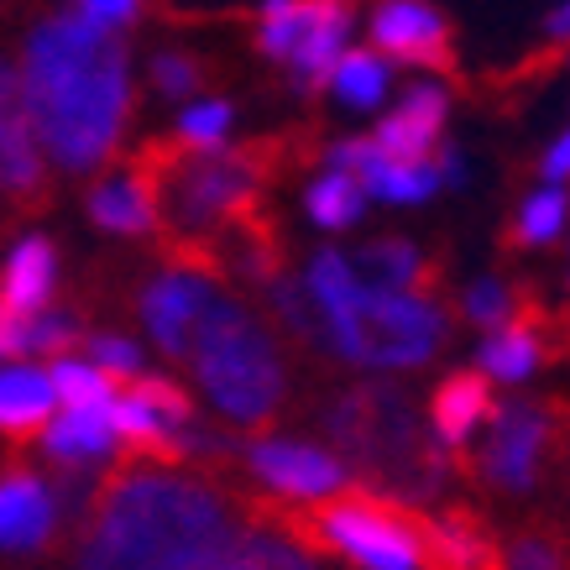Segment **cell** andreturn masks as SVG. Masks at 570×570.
<instances>
[{"label": "cell", "instance_id": "cell-29", "mask_svg": "<svg viewBox=\"0 0 570 570\" xmlns=\"http://www.w3.org/2000/svg\"><path fill=\"white\" fill-rule=\"evenodd\" d=\"M513 309H519V288H508L502 277H476L461 294V314L482 330H502L513 320Z\"/></svg>", "mask_w": 570, "mask_h": 570}, {"label": "cell", "instance_id": "cell-24", "mask_svg": "<svg viewBox=\"0 0 570 570\" xmlns=\"http://www.w3.org/2000/svg\"><path fill=\"white\" fill-rule=\"evenodd\" d=\"M325 89H335V100L351 105V110H372L387 95V58H377L372 48H346L341 63L330 69Z\"/></svg>", "mask_w": 570, "mask_h": 570}, {"label": "cell", "instance_id": "cell-6", "mask_svg": "<svg viewBox=\"0 0 570 570\" xmlns=\"http://www.w3.org/2000/svg\"><path fill=\"white\" fill-rule=\"evenodd\" d=\"M189 366L205 382L209 403L220 409L225 419H236L246 430H262L273 424L277 409H283V393H288V377H283V356H277L273 335L230 298H215L209 314L194 330V351Z\"/></svg>", "mask_w": 570, "mask_h": 570}, {"label": "cell", "instance_id": "cell-21", "mask_svg": "<svg viewBox=\"0 0 570 570\" xmlns=\"http://www.w3.org/2000/svg\"><path fill=\"white\" fill-rule=\"evenodd\" d=\"M52 387L37 366H0V434L11 445H32L48 430Z\"/></svg>", "mask_w": 570, "mask_h": 570}, {"label": "cell", "instance_id": "cell-17", "mask_svg": "<svg viewBox=\"0 0 570 570\" xmlns=\"http://www.w3.org/2000/svg\"><path fill=\"white\" fill-rule=\"evenodd\" d=\"M89 220L100 225V230H110V236H153V230H163L153 184H147L131 163H126V174L95 184V194H89Z\"/></svg>", "mask_w": 570, "mask_h": 570}, {"label": "cell", "instance_id": "cell-15", "mask_svg": "<svg viewBox=\"0 0 570 570\" xmlns=\"http://www.w3.org/2000/svg\"><path fill=\"white\" fill-rule=\"evenodd\" d=\"M492 403H498V397H492V377H482V372H450L430 397V430H434V440L455 455L461 476L471 471V461H466L471 434L492 414Z\"/></svg>", "mask_w": 570, "mask_h": 570}, {"label": "cell", "instance_id": "cell-32", "mask_svg": "<svg viewBox=\"0 0 570 570\" xmlns=\"http://www.w3.org/2000/svg\"><path fill=\"white\" fill-rule=\"evenodd\" d=\"M153 85H157V95H168V100H189V95L205 89V63H199L194 52H157Z\"/></svg>", "mask_w": 570, "mask_h": 570}, {"label": "cell", "instance_id": "cell-11", "mask_svg": "<svg viewBox=\"0 0 570 570\" xmlns=\"http://www.w3.org/2000/svg\"><path fill=\"white\" fill-rule=\"evenodd\" d=\"M372 52L397 58L409 69H455V48H450V27L430 0H382L372 11Z\"/></svg>", "mask_w": 570, "mask_h": 570}, {"label": "cell", "instance_id": "cell-35", "mask_svg": "<svg viewBox=\"0 0 570 570\" xmlns=\"http://www.w3.org/2000/svg\"><path fill=\"white\" fill-rule=\"evenodd\" d=\"M539 178L550 184V189H560V184H570V126H566V137L554 141L550 153L539 157Z\"/></svg>", "mask_w": 570, "mask_h": 570}, {"label": "cell", "instance_id": "cell-16", "mask_svg": "<svg viewBox=\"0 0 570 570\" xmlns=\"http://www.w3.org/2000/svg\"><path fill=\"white\" fill-rule=\"evenodd\" d=\"M430 570H502L498 529L466 502L440 508L430 519Z\"/></svg>", "mask_w": 570, "mask_h": 570}, {"label": "cell", "instance_id": "cell-37", "mask_svg": "<svg viewBox=\"0 0 570 570\" xmlns=\"http://www.w3.org/2000/svg\"><path fill=\"white\" fill-rule=\"evenodd\" d=\"M544 32H550L554 42H570V0L560 6V11H550V21H544Z\"/></svg>", "mask_w": 570, "mask_h": 570}, {"label": "cell", "instance_id": "cell-9", "mask_svg": "<svg viewBox=\"0 0 570 570\" xmlns=\"http://www.w3.org/2000/svg\"><path fill=\"white\" fill-rule=\"evenodd\" d=\"M215 298H220V288H215V277L209 273L184 267V262H168V267H163V273L137 294V309H141L147 335L157 341V351L174 356V362H189L194 330H199V320L209 314Z\"/></svg>", "mask_w": 570, "mask_h": 570}, {"label": "cell", "instance_id": "cell-28", "mask_svg": "<svg viewBox=\"0 0 570 570\" xmlns=\"http://www.w3.org/2000/svg\"><path fill=\"white\" fill-rule=\"evenodd\" d=\"M52 397H63L69 409H110V377H105L100 366H89L85 356H63V362L52 366L48 377Z\"/></svg>", "mask_w": 570, "mask_h": 570}, {"label": "cell", "instance_id": "cell-22", "mask_svg": "<svg viewBox=\"0 0 570 570\" xmlns=\"http://www.w3.org/2000/svg\"><path fill=\"white\" fill-rule=\"evenodd\" d=\"M502 570H570V534L560 523H523L508 539H498Z\"/></svg>", "mask_w": 570, "mask_h": 570}, {"label": "cell", "instance_id": "cell-20", "mask_svg": "<svg viewBox=\"0 0 570 570\" xmlns=\"http://www.w3.org/2000/svg\"><path fill=\"white\" fill-rule=\"evenodd\" d=\"M351 267L366 273V277H377L382 288H393V294H419V298L440 294V267H434L414 242H403V236H382V242H372Z\"/></svg>", "mask_w": 570, "mask_h": 570}, {"label": "cell", "instance_id": "cell-27", "mask_svg": "<svg viewBox=\"0 0 570 570\" xmlns=\"http://www.w3.org/2000/svg\"><path fill=\"white\" fill-rule=\"evenodd\" d=\"M362 205H366V189L351 174H325L320 184H309V194H304L309 220L325 225V230H346V225H356L362 220Z\"/></svg>", "mask_w": 570, "mask_h": 570}, {"label": "cell", "instance_id": "cell-7", "mask_svg": "<svg viewBox=\"0 0 570 570\" xmlns=\"http://www.w3.org/2000/svg\"><path fill=\"white\" fill-rule=\"evenodd\" d=\"M566 434V403L550 397H513V403H492L487 414V445L471 461V476H482L492 492H534L544 466H554V450Z\"/></svg>", "mask_w": 570, "mask_h": 570}, {"label": "cell", "instance_id": "cell-30", "mask_svg": "<svg viewBox=\"0 0 570 570\" xmlns=\"http://www.w3.org/2000/svg\"><path fill=\"white\" fill-rule=\"evenodd\" d=\"M126 393L137 397V403H147L163 424H174V430H189L194 424V403H189V393L178 387V382H168V377H147V372H137L131 377V387Z\"/></svg>", "mask_w": 570, "mask_h": 570}, {"label": "cell", "instance_id": "cell-33", "mask_svg": "<svg viewBox=\"0 0 570 570\" xmlns=\"http://www.w3.org/2000/svg\"><path fill=\"white\" fill-rule=\"evenodd\" d=\"M89 356H95L89 366H100L105 377H137L141 372V351L121 335H89Z\"/></svg>", "mask_w": 570, "mask_h": 570}, {"label": "cell", "instance_id": "cell-36", "mask_svg": "<svg viewBox=\"0 0 570 570\" xmlns=\"http://www.w3.org/2000/svg\"><path fill=\"white\" fill-rule=\"evenodd\" d=\"M554 471H560V482L570 492V403H566V434H560V450H554Z\"/></svg>", "mask_w": 570, "mask_h": 570}, {"label": "cell", "instance_id": "cell-12", "mask_svg": "<svg viewBox=\"0 0 570 570\" xmlns=\"http://www.w3.org/2000/svg\"><path fill=\"white\" fill-rule=\"evenodd\" d=\"M0 194L21 209L48 205V174L37 157L32 126H27V105H21V79L0 63Z\"/></svg>", "mask_w": 570, "mask_h": 570}, {"label": "cell", "instance_id": "cell-3", "mask_svg": "<svg viewBox=\"0 0 570 570\" xmlns=\"http://www.w3.org/2000/svg\"><path fill=\"white\" fill-rule=\"evenodd\" d=\"M320 419H325V434L351 461V471L362 476V487L409 502V508L440 498L450 476L461 471L455 455L424 430L414 397L393 382L346 387V393L330 397V409Z\"/></svg>", "mask_w": 570, "mask_h": 570}, {"label": "cell", "instance_id": "cell-5", "mask_svg": "<svg viewBox=\"0 0 570 570\" xmlns=\"http://www.w3.org/2000/svg\"><path fill=\"white\" fill-rule=\"evenodd\" d=\"M309 288L320 325H325L330 356L356 366H424L450 341L445 304L393 288H366L351 257L320 252L309 262Z\"/></svg>", "mask_w": 570, "mask_h": 570}, {"label": "cell", "instance_id": "cell-10", "mask_svg": "<svg viewBox=\"0 0 570 570\" xmlns=\"http://www.w3.org/2000/svg\"><path fill=\"white\" fill-rule=\"evenodd\" d=\"M246 476H257L273 498H330L346 487V461L309 440H257L242 450Z\"/></svg>", "mask_w": 570, "mask_h": 570}, {"label": "cell", "instance_id": "cell-23", "mask_svg": "<svg viewBox=\"0 0 570 570\" xmlns=\"http://www.w3.org/2000/svg\"><path fill=\"white\" fill-rule=\"evenodd\" d=\"M215 570H320L314 554H304L294 539L273 534V529H252V534H236V544L220 554Z\"/></svg>", "mask_w": 570, "mask_h": 570}, {"label": "cell", "instance_id": "cell-1", "mask_svg": "<svg viewBox=\"0 0 570 570\" xmlns=\"http://www.w3.org/2000/svg\"><path fill=\"white\" fill-rule=\"evenodd\" d=\"M21 105L42 153L63 174H100L131 116L126 42L79 11L42 21L21 58Z\"/></svg>", "mask_w": 570, "mask_h": 570}, {"label": "cell", "instance_id": "cell-4", "mask_svg": "<svg viewBox=\"0 0 570 570\" xmlns=\"http://www.w3.org/2000/svg\"><path fill=\"white\" fill-rule=\"evenodd\" d=\"M236 508L257 529L294 539L314 560L330 554L356 570H430V519L372 487H341L314 508H283V502L236 492Z\"/></svg>", "mask_w": 570, "mask_h": 570}, {"label": "cell", "instance_id": "cell-19", "mask_svg": "<svg viewBox=\"0 0 570 570\" xmlns=\"http://www.w3.org/2000/svg\"><path fill=\"white\" fill-rule=\"evenodd\" d=\"M110 445H116L110 409H69L63 419H52L48 430H42L48 461L58 471H69V476H85V466H95Z\"/></svg>", "mask_w": 570, "mask_h": 570}, {"label": "cell", "instance_id": "cell-34", "mask_svg": "<svg viewBox=\"0 0 570 570\" xmlns=\"http://www.w3.org/2000/svg\"><path fill=\"white\" fill-rule=\"evenodd\" d=\"M137 6L141 0H79V17L105 27V32H116V27H126V21L137 17Z\"/></svg>", "mask_w": 570, "mask_h": 570}, {"label": "cell", "instance_id": "cell-18", "mask_svg": "<svg viewBox=\"0 0 570 570\" xmlns=\"http://www.w3.org/2000/svg\"><path fill=\"white\" fill-rule=\"evenodd\" d=\"M52 288H58V252L48 236H27L0 267V304L11 314H37L48 309Z\"/></svg>", "mask_w": 570, "mask_h": 570}, {"label": "cell", "instance_id": "cell-2", "mask_svg": "<svg viewBox=\"0 0 570 570\" xmlns=\"http://www.w3.org/2000/svg\"><path fill=\"white\" fill-rule=\"evenodd\" d=\"M236 534V492L126 461L89 498L79 570H215Z\"/></svg>", "mask_w": 570, "mask_h": 570}, {"label": "cell", "instance_id": "cell-14", "mask_svg": "<svg viewBox=\"0 0 570 570\" xmlns=\"http://www.w3.org/2000/svg\"><path fill=\"white\" fill-rule=\"evenodd\" d=\"M445 116H450V95L440 85H414L397 110H387V121L377 126V147L382 157L393 163H430L440 153V137H445Z\"/></svg>", "mask_w": 570, "mask_h": 570}, {"label": "cell", "instance_id": "cell-31", "mask_svg": "<svg viewBox=\"0 0 570 570\" xmlns=\"http://www.w3.org/2000/svg\"><path fill=\"white\" fill-rule=\"evenodd\" d=\"M225 131H230V105H225V100H199V105H189V110L178 116L174 141H178V147L205 153V147H220Z\"/></svg>", "mask_w": 570, "mask_h": 570}, {"label": "cell", "instance_id": "cell-8", "mask_svg": "<svg viewBox=\"0 0 570 570\" xmlns=\"http://www.w3.org/2000/svg\"><path fill=\"white\" fill-rule=\"evenodd\" d=\"M351 37L346 0H267L257 17V48L288 69L304 95H320L330 85V69L341 63Z\"/></svg>", "mask_w": 570, "mask_h": 570}, {"label": "cell", "instance_id": "cell-26", "mask_svg": "<svg viewBox=\"0 0 570 570\" xmlns=\"http://www.w3.org/2000/svg\"><path fill=\"white\" fill-rule=\"evenodd\" d=\"M267 304H273L277 325L288 330L298 346L330 351V346H325V325H320V309H314L309 288H304V277H288V273L273 277V283H267Z\"/></svg>", "mask_w": 570, "mask_h": 570}, {"label": "cell", "instance_id": "cell-25", "mask_svg": "<svg viewBox=\"0 0 570 570\" xmlns=\"http://www.w3.org/2000/svg\"><path fill=\"white\" fill-rule=\"evenodd\" d=\"M566 215H570V194L566 189H534L513 209L508 220V246H550L560 230H566Z\"/></svg>", "mask_w": 570, "mask_h": 570}, {"label": "cell", "instance_id": "cell-13", "mask_svg": "<svg viewBox=\"0 0 570 570\" xmlns=\"http://www.w3.org/2000/svg\"><path fill=\"white\" fill-rule=\"evenodd\" d=\"M63 523V502L32 471H0V550H48Z\"/></svg>", "mask_w": 570, "mask_h": 570}]
</instances>
